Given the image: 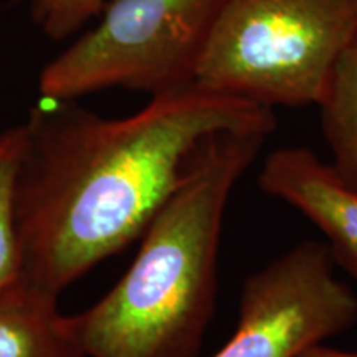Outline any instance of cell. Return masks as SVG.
<instances>
[{
  "label": "cell",
  "mask_w": 357,
  "mask_h": 357,
  "mask_svg": "<svg viewBox=\"0 0 357 357\" xmlns=\"http://www.w3.org/2000/svg\"><path fill=\"white\" fill-rule=\"evenodd\" d=\"M48 102L24 121L13 204L26 287L55 296L141 238L205 137L276 129L270 106L195 82L126 118Z\"/></svg>",
  "instance_id": "obj_1"
},
{
  "label": "cell",
  "mask_w": 357,
  "mask_h": 357,
  "mask_svg": "<svg viewBox=\"0 0 357 357\" xmlns=\"http://www.w3.org/2000/svg\"><path fill=\"white\" fill-rule=\"evenodd\" d=\"M273 131L222 129L200 142L123 278L70 316L88 357H199L215 312L227 205Z\"/></svg>",
  "instance_id": "obj_2"
},
{
  "label": "cell",
  "mask_w": 357,
  "mask_h": 357,
  "mask_svg": "<svg viewBox=\"0 0 357 357\" xmlns=\"http://www.w3.org/2000/svg\"><path fill=\"white\" fill-rule=\"evenodd\" d=\"M357 32V0H225L195 83L258 105H319Z\"/></svg>",
  "instance_id": "obj_3"
},
{
  "label": "cell",
  "mask_w": 357,
  "mask_h": 357,
  "mask_svg": "<svg viewBox=\"0 0 357 357\" xmlns=\"http://www.w3.org/2000/svg\"><path fill=\"white\" fill-rule=\"evenodd\" d=\"M225 0H106L100 24L42 70L43 100L75 101L106 88L151 96L195 82Z\"/></svg>",
  "instance_id": "obj_4"
},
{
  "label": "cell",
  "mask_w": 357,
  "mask_h": 357,
  "mask_svg": "<svg viewBox=\"0 0 357 357\" xmlns=\"http://www.w3.org/2000/svg\"><path fill=\"white\" fill-rule=\"evenodd\" d=\"M328 245H294L245 280L238 319L212 357H298L357 324V294L339 278Z\"/></svg>",
  "instance_id": "obj_5"
},
{
  "label": "cell",
  "mask_w": 357,
  "mask_h": 357,
  "mask_svg": "<svg viewBox=\"0 0 357 357\" xmlns=\"http://www.w3.org/2000/svg\"><path fill=\"white\" fill-rule=\"evenodd\" d=\"M260 189L291 205L324 236L336 266L357 280V189L307 147H281L266 155Z\"/></svg>",
  "instance_id": "obj_6"
},
{
  "label": "cell",
  "mask_w": 357,
  "mask_h": 357,
  "mask_svg": "<svg viewBox=\"0 0 357 357\" xmlns=\"http://www.w3.org/2000/svg\"><path fill=\"white\" fill-rule=\"evenodd\" d=\"M0 357H88L58 296L25 287L0 300Z\"/></svg>",
  "instance_id": "obj_7"
},
{
  "label": "cell",
  "mask_w": 357,
  "mask_h": 357,
  "mask_svg": "<svg viewBox=\"0 0 357 357\" xmlns=\"http://www.w3.org/2000/svg\"><path fill=\"white\" fill-rule=\"evenodd\" d=\"M318 108L331 166L357 189V32L339 56Z\"/></svg>",
  "instance_id": "obj_8"
},
{
  "label": "cell",
  "mask_w": 357,
  "mask_h": 357,
  "mask_svg": "<svg viewBox=\"0 0 357 357\" xmlns=\"http://www.w3.org/2000/svg\"><path fill=\"white\" fill-rule=\"evenodd\" d=\"M26 137L25 123L0 132V300L25 287L15 225V177Z\"/></svg>",
  "instance_id": "obj_9"
},
{
  "label": "cell",
  "mask_w": 357,
  "mask_h": 357,
  "mask_svg": "<svg viewBox=\"0 0 357 357\" xmlns=\"http://www.w3.org/2000/svg\"><path fill=\"white\" fill-rule=\"evenodd\" d=\"M106 0H32V17L48 38L60 42L100 15Z\"/></svg>",
  "instance_id": "obj_10"
},
{
  "label": "cell",
  "mask_w": 357,
  "mask_h": 357,
  "mask_svg": "<svg viewBox=\"0 0 357 357\" xmlns=\"http://www.w3.org/2000/svg\"><path fill=\"white\" fill-rule=\"evenodd\" d=\"M298 357H357V352L334 349L331 346H326L324 342H318L303 351Z\"/></svg>",
  "instance_id": "obj_11"
}]
</instances>
